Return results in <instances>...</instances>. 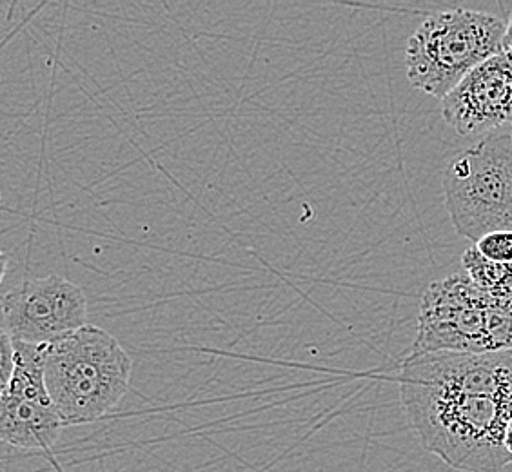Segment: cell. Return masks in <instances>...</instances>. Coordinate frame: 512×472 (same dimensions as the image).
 Here are the masks:
<instances>
[{
    "instance_id": "cell-13",
    "label": "cell",
    "mask_w": 512,
    "mask_h": 472,
    "mask_svg": "<svg viewBox=\"0 0 512 472\" xmlns=\"http://www.w3.org/2000/svg\"><path fill=\"white\" fill-rule=\"evenodd\" d=\"M505 449L512 454V420L507 423V429H505Z\"/></svg>"
},
{
    "instance_id": "cell-7",
    "label": "cell",
    "mask_w": 512,
    "mask_h": 472,
    "mask_svg": "<svg viewBox=\"0 0 512 472\" xmlns=\"http://www.w3.org/2000/svg\"><path fill=\"white\" fill-rule=\"evenodd\" d=\"M2 331L13 342L48 345L88 325V300L62 276L31 278L2 296Z\"/></svg>"
},
{
    "instance_id": "cell-4",
    "label": "cell",
    "mask_w": 512,
    "mask_h": 472,
    "mask_svg": "<svg viewBox=\"0 0 512 472\" xmlns=\"http://www.w3.org/2000/svg\"><path fill=\"white\" fill-rule=\"evenodd\" d=\"M505 33L507 24L491 13H434L407 42V79L413 88L444 100L469 73L503 50Z\"/></svg>"
},
{
    "instance_id": "cell-3",
    "label": "cell",
    "mask_w": 512,
    "mask_h": 472,
    "mask_svg": "<svg viewBox=\"0 0 512 472\" xmlns=\"http://www.w3.org/2000/svg\"><path fill=\"white\" fill-rule=\"evenodd\" d=\"M507 349H512V295H491L465 273L436 280L425 289L411 354Z\"/></svg>"
},
{
    "instance_id": "cell-2",
    "label": "cell",
    "mask_w": 512,
    "mask_h": 472,
    "mask_svg": "<svg viewBox=\"0 0 512 472\" xmlns=\"http://www.w3.org/2000/svg\"><path fill=\"white\" fill-rule=\"evenodd\" d=\"M131 358L108 331L84 325L46 345L44 378L64 425L93 423L126 396Z\"/></svg>"
},
{
    "instance_id": "cell-5",
    "label": "cell",
    "mask_w": 512,
    "mask_h": 472,
    "mask_svg": "<svg viewBox=\"0 0 512 472\" xmlns=\"http://www.w3.org/2000/svg\"><path fill=\"white\" fill-rule=\"evenodd\" d=\"M445 207L460 235L478 244L512 231V133H493L451 160L444 175Z\"/></svg>"
},
{
    "instance_id": "cell-11",
    "label": "cell",
    "mask_w": 512,
    "mask_h": 472,
    "mask_svg": "<svg viewBox=\"0 0 512 472\" xmlns=\"http://www.w3.org/2000/svg\"><path fill=\"white\" fill-rule=\"evenodd\" d=\"M15 369V345L11 336L2 331L0 335V376H2V387L10 382L11 374Z\"/></svg>"
},
{
    "instance_id": "cell-1",
    "label": "cell",
    "mask_w": 512,
    "mask_h": 472,
    "mask_svg": "<svg viewBox=\"0 0 512 472\" xmlns=\"http://www.w3.org/2000/svg\"><path fill=\"white\" fill-rule=\"evenodd\" d=\"M405 416L427 453L462 472H498L512 462V349L411 354L398 373Z\"/></svg>"
},
{
    "instance_id": "cell-8",
    "label": "cell",
    "mask_w": 512,
    "mask_h": 472,
    "mask_svg": "<svg viewBox=\"0 0 512 472\" xmlns=\"http://www.w3.org/2000/svg\"><path fill=\"white\" fill-rule=\"evenodd\" d=\"M442 117L462 137L493 135L512 124V51L496 53L469 73L442 100Z\"/></svg>"
},
{
    "instance_id": "cell-10",
    "label": "cell",
    "mask_w": 512,
    "mask_h": 472,
    "mask_svg": "<svg viewBox=\"0 0 512 472\" xmlns=\"http://www.w3.org/2000/svg\"><path fill=\"white\" fill-rule=\"evenodd\" d=\"M476 249L485 258L498 262V264H512V231H496L491 235L483 236Z\"/></svg>"
},
{
    "instance_id": "cell-9",
    "label": "cell",
    "mask_w": 512,
    "mask_h": 472,
    "mask_svg": "<svg viewBox=\"0 0 512 472\" xmlns=\"http://www.w3.org/2000/svg\"><path fill=\"white\" fill-rule=\"evenodd\" d=\"M462 266L463 273L483 291L496 296L512 295V264L493 262L473 246L463 253Z\"/></svg>"
},
{
    "instance_id": "cell-12",
    "label": "cell",
    "mask_w": 512,
    "mask_h": 472,
    "mask_svg": "<svg viewBox=\"0 0 512 472\" xmlns=\"http://www.w3.org/2000/svg\"><path fill=\"white\" fill-rule=\"evenodd\" d=\"M503 50L512 51V15L509 24H507V33L503 39Z\"/></svg>"
},
{
    "instance_id": "cell-6",
    "label": "cell",
    "mask_w": 512,
    "mask_h": 472,
    "mask_svg": "<svg viewBox=\"0 0 512 472\" xmlns=\"http://www.w3.org/2000/svg\"><path fill=\"white\" fill-rule=\"evenodd\" d=\"M13 345L15 369L0 394V438L17 449L48 451L66 425L46 387V345Z\"/></svg>"
}]
</instances>
